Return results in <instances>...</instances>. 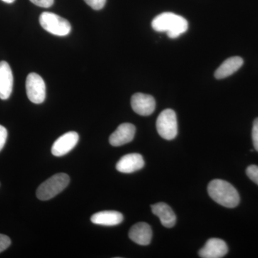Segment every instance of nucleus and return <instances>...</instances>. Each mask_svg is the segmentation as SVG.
I'll use <instances>...</instances> for the list:
<instances>
[{"label": "nucleus", "instance_id": "f257e3e1", "mask_svg": "<svg viewBox=\"0 0 258 258\" xmlns=\"http://www.w3.org/2000/svg\"><path fill=\"white\" fill-rule=\"evenodd\" d=\"M152 26L155 31L166 32L169 38L175 39L187 31L189 23L180 15L164 13L153 20Z\"/></svg>", "mask_w": 258, "mask_h": 258}, {"label": "nucleus", "instance_id": "f03ea898", "mask_svg": "<svg viewBox=\"0 0 258 258\" xmlns=\"http://www.w3.org/2000/svg\"><path fill=\"white\" fill-rule=\"evenodd\" d=\"M208 191L214 201L225 208H235L240 203L237 189L225 180H212L208 185Z\"/></svg>", "mask_w": 258, "mask_h": 258}, {"label": "nucleus", "instance_id": "7ed1b4c3", "mask_svg": "<svg viewBox=\"0 0 258 258\" xmlns=\"http://www.w3.org/2000/svg\"><path fill=\"white\" fill-rule=\"evenodd\" d=\"M70 182V177L64 173H59L51 176L39 186L36 191L37 198L42 201H47L63 191Z\"/></svg>", "mask_w": 258, "mask_h": 258}, {"label": "nucleus", "instance_id": "20e7f679", "mask_svg": "<svg viewBox=\"0 0 258 258\" xmlns=\"http://www.w3.org/2000/svg\"><path fill=\"white\" fill-rule=\"evenodd\" d=\"M39 22L44 30L57 36H66L71 31V25L69 22L55 13L48 12L42 13Z\"/></svg>", "mask_w": 258, "mask_h": 258}, {"label": "nucleus", "instance_id": "39448f33", "mask_svg": "<svg viewBox=\"0 0 258 258\" xmlns=\"http://www.w3.org/2000/svg\"><path fill=\"white\" fill-rule=\"evenodd\" d=\"M157 129L161 137L166 140H173L178 134L177 118L172 109L164 110L157 120Z\"/></svg>", "mask_w": 258, "mask_h": 258}, {"label": "nucleus", "instance_id": "423d86ee", "mask_svg": "<svg viewBox=\"0 0 258 258\" xmlns=\"http://www.w3.org/2000/svg\"><path fill=\"white\" fill-rule=\"evenodd\" d=\"M26 92L29 100L35 104H40L46 97V86L41 76L35 73L28 75L26 79Z\"/></svg>", "mask_w": 258, "mask_h": 258}, {"label": "nucleus", "instance_id": "0eeeda50", "mask_svg": "<svg viewBox=\"0 0 258 258\" xmlns=\"http://www.w3.org/2000/svg\"><path fill=\"white\" fill-rule=\"evenodd\" d=\"M79 140V135L75 132H70L59 137L54 142L51 152L55 157L66 155L74 149Z\"/></svg>", "mask_w": 258, "mask_h": 258}, {"label": "nucleus", "instance_id": "6e6552de", "mask_svg": "<svg viewBox=\"0 0 258 258\" xmlns=\"http://www.w3.org/2000/svg\"><path fill=\"white\" fill-rule=\"evenodd\" d=\"M131 104L135 113L143 116L152 114L156 108V101L154 97L142 93L133 95Z\"/></svg>", "mask_w": 258, "mask_h": 258}, {"label": "nucleus", "instance_id": "1a4fd4ad", "mask_svg": "<svg viewBox=\"0 0 258 258\" xmlns=\"http://www.w3.org/2000/svg\"><path fill=\"white\" fill-rule=\"evenodd\" d=\"M228 252V247L225 241L219 238H210L203 248L199 251V255L203 258H221Z\"/></svg>", "mask_w": 258, "mask_h": 258}, {"label": "nucleus", "instance_id": "9d476101", "mask_svg": "<svg viewBox=\"0 0 258 258\" xmlns=\"http://www.w3.org/2000/svg\"><path fill=\"white\" fill-rule=\"evenodd\" d=\"M13 71L6 61L0 62V99L7 100L11 96L13 88Z\"/></svg>", "mask_w": 258, "mask_h": 258}, {"label": "nucleus", "instance_id": "9b49d317", "mask_svg": "<svg viewBox=\"0 0 258 258\" xmlns=\"http://www.w3.org/2000/svg\"><path fill=\"white\" fill-rule=\"evenodd\" d=\"M136 134L135 125L124 123L120 124L111 134L109 142L113 147H120L132 142Z\"/></svg>", "mask_w": 258, "mask_h": 258}, {"label": "nucleus", "instance_id": "f8f14e48", "mask_svg": "<svg viewBox=\"0 0 258 258\" xmlns=\"http://www.w3.org/2000/svg\"><path fill=\"white\" fill-rule=\"evenodd\" d=\"M144 166L143 157L141 154L134 153L126 154L120 158V160L117 162L115 168L119 172L131 174L140 170Z\"/></svg>", "mask_w": 258, "mask_h": 258}, {"label": "nucleus", "instance_id": "ddd939ff", "mask_svg": "<svg viewBox=\"0 0 258 258\" xmlns=\"http://www.w3.org/2000/svg\"><path fill=\"white\" fill-rule=\"evenodd\" d=\"M129 238L140 245H148L152 238V230L146 222H139L129 230Z\"/></svg>", "mask_w": 258, "mask_h": 258}, {"label": "nucleus", "instance_id": "4468645a", "mask_svg": "<svg viewBox=\"0 0 258 258\" xmlns=\"http://www.w3.org/2000/svg\"><path fill=\"white\" fill-rule=\"evenodd\" d=\"M153 214L159 217L161 223L167 228H171L175 225L176 217L172 209L164 203H159L152 205Z\"/></svg>", "mask_w": 258, "mask_h": 258}, {"label": "nucleus", "instance_id": "2eb2a0df", "mask_svg": "<svg viewBox=\"0 0 258 258\" xmlns=\"http://www.w3.org/2000/svg\"><path fill=\"white\" fill-rule=\"evenodd\" d=\"M243 59L238 56L231 57L222 62L215 73L217 79H223L235 74L243 64Z\"/></svg>", "mask_w": 258, "mask_h": 258}, {"label": "nucleus", "instance_id": "dca6fc26", "mask_svg": "<svg viewBox=\"0 0 258 258\" xmlns=\"http://www.w3.org/2000/svg\"><path fill=\"white\" fill-rule=\"evenodd\" d=\"M91 220L96 225L115 226L123 222V216L121 213L116 211H103L93 215Z\"/></svg>", "mask_w": 258, "mask_h": 258}, {"label": "nucleus", "instance_id": "f3484780", "mask_svg": "<svg viewBox=\"0 0 258 258\" xmlns=\"http://www.w3.org/2000/svg\"><path fill=\"white\" fill-rule=\"evenodd\" d=\"M246 174L247 176L258 185V166L256 165H250L246 169Z\"/></svg>", "mask_w": 258, "mask_h": 258}, {"label": "nucleus", "instance_id": "a211bd4d", "mask_svg": "<svg viewBox=\"0 0 258 258\" xmlns=\"http://www.w3.org/2000/svg\"><path fill=\"white\" fill-rule=\"evenodd\" d=\"M85 3L95 10H100L104 8L106 0H84Z\"/></svg>", "mask_w": 258, "mask_h": 258}, {"label": "nucleus", "instance_id": "6ab92c4d", "mask_svg": "<svg viewBox=\"0 0 258 258\" xmlns=\"http://www.w3.org/2000/svg\"><path fill=\"white\" fill-rule=\"evenodd\" d=\"M252 142L254 149L258 152V118H256L253 122V126L252 131Z\"/></svg>", "mask_w": 258, "mask_h": 258}, {"label": "nucleus", "instance_id": "aec40b11", "mask_svg": "<svg viewBox=\"0 0 258 258\" xmlns=\"http://www.w3.org/2000/svg\"><path fill=\"white\" fill-rule=\"evenodd\" d=\"M11 244V240L8 236L0 234V253L8 249Z\"/></svg>", "mask_w": 258, "mask_h": 258}, {"label": "nucleus", "instance_id": "412c9836", "mask_svg": "<svg viewBox=\"0 0 258 258\" xmlns=\"http://www.w3.org/2000/svg\"><path fill=\"white\" fill-rule=\"evenodd\" d=\"M8 138V131L3 125H0V152L4 147Z\"/></svg>", "mask_w": 258, "mask_h": 258}, {"label": "nucleus", "instance_id": "4be33fe9", "mask_svg": "<svg viewBox=\"0 0 258 258\" xmlns=\"http://www.w3.org/2000/svg\"><path fill=\"white\" fill-rule=\"evenodd\" d=\"M32 3L40 8H50L54 3V0H30Z\"/></svg>", "mask_w": 258, "mask_h": 258}, {"label": "nucleus", "instance_id": "5701e85b", "mask_svg": "<svg viewBox=\"0 0 258 258\" xmlns=\"http://www.w3.org/2000/svg\"><path fill=\"white\" fill-rule=\"evenodd\" d=\"M2 1L5 2V3H8V4H11V3H14L15 0H2Z\"/></svg>", "mask_w": 258, "mask_h": 258}]
</instances>
